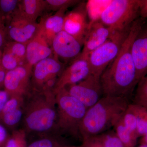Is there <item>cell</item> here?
<instances>
[{"mask_svg":"<svg viewBox=\"0 0 147 147\" xmlns=\"http://www.w3.org/2000/svg\"><path fill=\"white\" fill-rule=\"evenodd\" d=\"M90 74L88 56L81 53L64 69L55 85L54 92L67 86L77 84Z\"/></svg>","mask_w":147,"mask_h":147,"instance_id":"cell-11","label":"cell"},{"mask_svg":"<svg viewBox=\"0 0 147 147\" xmlns=\"http://www.w3.org/2000/svg\"><path fill=\"white\" fill-rule=\"evenodd\" d=\"M24 106L13 109L4 114H0V124L3 126L13 128L23 119Z\"/></svg>","mask_w":147,"mask_h":147,"instance_id":"cell-21","label":"cell"},{"mask_svg":"<svg viewBox=\"0 0 147 147\" xmlns=\"http://www.w3.org/2000/svg\"><path fill=\"white\" fill-rule=\"evenodd\" d=\"M117 136L125 147H134L137 143V135L128 129L119 120L113 128Z\"/></svg>","mask_w":147,"mask_h":147,"instance_id":"cell-20","label":"cell"},{"mask_svg":"<svg viewBox=\"0 0 147 147\" xmlns=\"http://www.w3.org/2000/svg\"><path fill=\"white\" fill-rule=\"evenodd\" d=\"M9 98L8 93L4 90H0V113Z\"/></svg>","mask_w":147,"mask_h":147,"instance_id":"cell-32","label":"cell"},{"mask_svg":"<svg viewBox=\"0 0 147 147\" xmlns=\"http://www.w3.org/2000/svg\"><path fill=\"white\" fill-rule=\"evenodd\" d=\"M105 147H124L114 130H109L96 136Z\"/></svg>","mask_w":147,"mask_h":147,"instance_id":"cell-25","label":"cell"},{"mask_svg":"<svg viewBox=\"0 0 147 147\" xmlns=\"http://www.w3.org/2000/svg\"><path fill=\"white\" fill-rule=\"evenodd\" d=\"M139 16L147 20V0H140Z\"/></svg>","mask_w":147,"mask_h":147,"instance_id":"cell-31","label":"cell"},{"mask_svg":"<svg viewBox=\"0 0 147 147\" xmlns=\"http://www.w3.org/2000/svg\"><path fill=\"white\" fill-rule=\"evenodd\" d=\"M39 28V23L27 19L16 10L6 23L7 40L27 45Z\"/></svg>","mask_w":147,"mask_h":147,"instance_id":"cell-10","label":"cell"},{"mask_svg":"<svg viewBox=\"0 0 147 147\" xmlns=\"http://www.w3.org/2000/svg\"><path fill=\"white\" fill-rule=\"evenodd\" d=\"M8 137L5 127L0 124V147H3Z\"/></svg>","mask_w":147,"mask_h":147,"instance_id":"cell-33","label":"cell"},{"mask_svg":"<svg viewBox=\"0 0 147 147\" xmlns=\"http://www.w3.org/2000/svg\"><path fill=\"white\" fill-rule=\"evenodd\" d=\"M7 71L5 69L2 63V51L0 49V90L3 87L4 81Z\"/></svg>","mask_w":147,"mask_h":147,"instance_id":"cell-30","label":"cell"},{"mask_svg":"<svg viewBox=\"0 0 147 147\" xmlns=\"http://www.w3.org/2000/svg\"><path fill=\"white\" fill-rule=\"evenodd\" d=\"M20 0H0V16L6 21L16 12Z\"/></svg>","mask_w":147,"mask_h":147,"instance_id":"cell-26","label":"cell"},{"mask_svg":"<svg viewBox=\"0 0 147 147\" xmlns=\"http://www.w3.org/2000/svg\"><path fill=\"white\" fill-rule=\"evenodd\" d=\"M131 103L147 108V74L137 84Z\"/></svg>","mask_w":147,"mask_h":147,"instance_id":"cell-23","label":"cell"},{"mask_svg":"<svg viewBox=\"0 0 147 147\" xmlns=\"http://www.w3.org/2000/svg\"><path fill=\"white\" fill-rule=\"evenodd\" d=\"M139 147H147V145H141Z\"/></svg>","mask_w":147,"mask_h":147,"instance_id":"cell-35","label":"cell"},{"mask_svg":"<svg viewBox=\"0 0 147 147\" xmlns=\"http://www.w3.org/2000/svg\"><path fill=\"white\" fill-rule=\"evenodd\" d=\"M65 68V63L55 55L44 59L33 67L32 89L37 91L53 90L58 79Z\"/></svg>","mask_w":147,"mask_h":147,"instance_id":"cell-7","label":"cell"},{"mask_svg":"<svg viewBox=\"0 0 147 147\" xmlns=\"http://www.w3.org/2000/svg\"><path fill=\"white\" fill-rule=\"evenodd\" d=\"M140 142L141 145H147V134L142 137Z\"/></svg>","mask_w":147,"mask_h":147,"instance_id":"cell-34","label":"cell"},{"mask_svg":"<svg viewBox=\"0 0 147 147\" xmlns=\"http://www.w3.org/2000/svg\"><path fill=\"white\" fill-rule=\"evenodd\" d=\"M46 10L57 11L62 9L67 8L81 2L78 0H45Z\"/></svg>","mask_w":147,"mask_h":147,"instance_id":"cell-27","label":"cell"},{"mask_svg":"<svg viewBox=\"0 0 147 147\" xmlns=\"http://www.w3.org/2000/svg\"><path fill=\"white\" fill-rule=\"evenodd\" d=\"M60 147H62V146H61Z\"/></svg>","mask_w":147,"mask_h":147,"instance_id":"cell-36","label":"cell"},{"mask_svg":"<svg viewBox=\"0 0 147 147\" xmlns=\"http://www.w3.org/2000/svg\"><path fill=\"white\" fill-rule=\"evenodd\" d=\"M59 138L53 134L42 136L32 142L27 147H60Z\"/></svg>","mask_w":147,"mask_h":147,"instance_id":"cell-28","label":"cell"},{"mask_svg":"<svg viewBox=\"0 0 147 147\" xmlns=\"http://www.w3.org/2000/svg\"><path fill=\"white\" fill-rule=\"evenodd\" d=\"M53 53L52 47L39 28L26 45L27 63L34 66L40 61L53 56Z\"/></svg>","mask_w":147,"mask_h":147,"instance_id":"cell-16","label":"cell"},{"mask_svg":"<svg viewBox=\"0 0 147 147\" xmlns=\"http://www.w3.org/2000/svg\"><path fill=\"white\" fill-rule=\"evenodd\" d=\"M130 105L137 120L138 136L143 137L147 134V108L132 103Z\"/></svg>","mask_w":147,"mask_h":147,"instance_id":"cell-22","label":"cell"},{"mask_svg":"<svg viewBox=\"0 0 147 147\" xmlns=\"http://www.w3.org/2000/svg\"><path fill=\"white\" fill-rule=\"evenodd\" d=\"M67 8L62 9L53 15H47L41 18L39 30L51 47L53 38L63 30L64 21Z\"/></svg>","mask_w":147,"mask_h":147,"instance_id":"cell-18","label":"cell"},{"mask_svg":"<svg viewBox=\"0 0 147 147\" xmlns=\"http://www.w3.org/2000/svg\"><path fill=\"white\" fill-rule=\"evenodd\" d=\"M46 10L45 0L20 1L17 11L25 18L36 22L37 18Z\"/></svg>","mask_w":147,"mask_h":147,"instance_id":"cell-19","label":"cell"},{"mask_svg":"<svg viewBox=\"0 0 147 147\" xmlns=\"http://www.w3.org/2000/svg\"><path fill=\"white\" fill-rule=\"evenodd\" d=\"M33 66L26 63L7 71L4 81V90L9 98H25L32 89L31 77Z\"/></svg>","mask_w":147,"mask_h":147,"instance_id":"cell-9","label":"cell"},{"mask_svg":"<svg viewBox=\"0 0 147 147\" xmlns=\"http://www.w3.org/2000/svg\"><path fill=\"white\" fill-rule=\"evenodd\" d=\"M2 51L3 65L7 71L27 63L26 44L7 41Z\"/></svg>","mask_w":147,"mask_h":147,"instance_id":"cell-17","label":"cell"},{"mask_svg":"<svg viewBox=\"0 0 147 147\" xmlns=\"http://www.w3.org/2000/svg\"><path fill=\"white\" fill-rule=\"evenodd\" d=\"M145 20L139 17L131 25L117 57L100 76L103 96L126 98L130 100L138 82L131 46Z\"/></svg>","mask_w":147,"mask_h":147,"instance_id":"cell-1","label":"cell"},{"mask_svg":"<svg viewBox=\"0 0 147 147\" xmlns=\"http://www.w3.org/2000/svg\"><path fill=\"white\" fill-rule=\"evenodd\" d=\"M23 129L27 134H53L57 118L56 94L53 90L31 89L24 98Z\"/></svg>","mask_w":147,"mask_h":147,"instance_id":"cell-2","label":"cell"},{"mask_svg":"<svg viewBox=\"0 0 147 147\" xmlns=\"http://www.w3.org/2000/svg\"><path fill=\"white\" fill-rule=\"evenodd\" d=\"M131 26L114 32L106 42L88 55L92 74L100 79L102 72L119 54Z\"/></svg>","mask_w":147,"mask_h":147,"instance_id":"cell-6","label":"cell"},{"mask_svg":"<svg viewBox=\"0 0 147 147\" xmlns=\"http://www.w3.org/2000/svg\"><path fill=\"white\" fill-rule=\"evenodd\" d=\"M7 41L6 21L0 16V49H2Z\"/></svg>","mask_w":147,"mask_h":147,"instance_id":"cell-29","label":"cell"},{"mask_svg":"<svg viewBox=\"0 0 147 147\" xmlns=\"http://www.w3.org/2000/svg\"><path fill=\"white\" fill-rule=\"evenodd\" d=\"M69 93L88 109L103 96V91L99 78L90 74L77 84L66 87Z\"/></svg>","mask_w":147,"mask_h":147,"instance_id":"cell-8","label":"cell"},{"mask_svg":"<svg viewBox=\"0 0 147 147\" xmlns=\"http://www.w3.org/2000/svg\"><path fill=\"white\" fill-rule=\"evenodd\" d=\"M57 118L53 134L60 138L83 139L80 127L87 109L65 88L55 93Z\"/></svg>","mask_w":147,"mask_h":147,"instance_id":"cell-4","label":"cell"},{"mask_svg":"<svg viewBox=\"0 0 147 147\" xmlns=\"http://www.w3.org/2000/svg\"><path fill=\"white\" fill-rule=\"evenodd\" d=\"M140 0L111 1L100 14L99 20L114 31L131 26L139 16Z\"/></svg>","mask_w":147,"mask_h":147,"instance_id":"cell-5","label":"cell"},{"mask_svg":"<svg viewBox=\"0 0 147 147\" xmlns=\"http://www.w3.org/2000/svg\"><path fill=\"white\" fill-rule=\"evenodd\" d=\"M115 32L104 25L99 20L90 22L84 40L82 54L88 56L94 50L106 42Z\"/></svg>","mask_w":147,"mask_h":147,"instance_id":"cell-15","label":"cell"},{"mask_svg":"<svg viewBox=\"0 0 147 147\" xmlns=\"http://www.w3.org/2000/svg\"><path fill=\"white\" fill-rule=\"evenodd\" d=\"M26 135V132L23 128L14 130L3 147H27Z\"/></svg>","mask_w":147,"mask_h":147,"instance_id":"cell-24","label":"cell"},{"mask_svg":"<svg viewBox=\"0 0 147 147\" xmlns=\"http://www.w3.org/2000/svg\"><path fill=\"white\" fill-rule=\"evenodd\" d=\"M78 5L66 13L63 30L75 38L83 45L90 23L87 19L86 5L81 2Z\"/></svg>","mask_w":147,"mask_h":147,"instance_id":"cell-12","label":"cell"},{"mask_svg":"<svg viewBox=\"0 0 147 147\" xmlns=\"http://www.w3.org/2000/svg\"><path fill=\"white\" fill-rule=\"evenodd\" d=\"M83 46L75 38L64 30L54 37L51 45L54 55L66 62H71L78 57L82 53Z\"/></svg>","mask_w":147,"mask_h":147,"instance_id":"cell-13","label":"cell"},{"mask_svg":"<svg viewBox=\"0 0 147 147\" xmlns=\"http://www.w3.org/2000/svg\"><path fill=\"white\" fill-rule=\"evenodd\" d=\"M131 102L126 98L103 96L87 109L80 127L83 140L110 130Z\"/></svg>","mask_w":147,"mask_h":147,"instance_id":"cell-3","label":"cell"},{"mask_svg":"<svg viewBox=\"0 0 147 147\" xmlns=\"http://www.w3.org/2000/svg\"><path fill=\"white\" fill-rule=\"evenodd\" d=\"M138 83L147 74V20H145L131 46Z\"/></svg>","mask_w":147,"mask_h":147,"instance_id":"cell-14","label":"cell"}]
</instances>
